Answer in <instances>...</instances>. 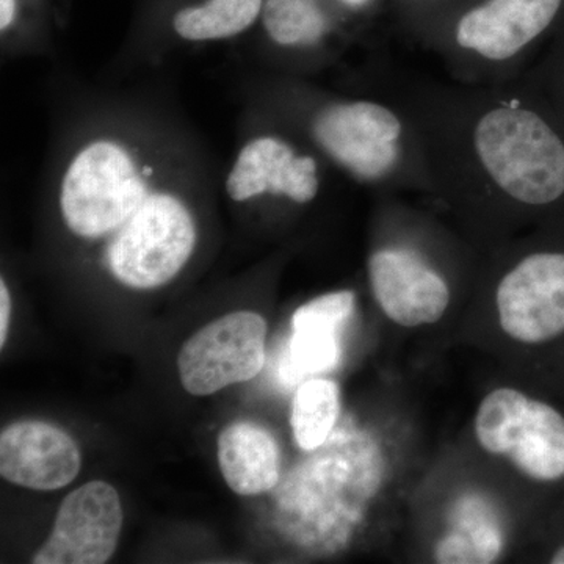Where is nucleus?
Returning a JSON list of instances; mask_svg holds the SVG:
<instances>
[{
	"instance_id": "nucleus-19",
	"label": "nucleus",
	"mask_w": 564,
	"mask_h": 564,
	"mask_svg": "<svg viewBox=\"0 0 564 564\" xmlns=\"http://www.w3.org/2000/svg\"><path fill=\"white\" fill-rule=\"evenodd\" d=\"M18 14V0H0V31L9 32Z\"/></svg>"
},
{
	"instance_id": "nucleus-14",
	"label": "nucleus",
	"mask_w": 564,
	"mask_h": 564,
	"mask_svg": "<svg viewBox=\"0 0 564 564\" xmlns=\"http://www.w3.org/2000/svg\"><path fill=\"white\" fill-rule=\"evenodd\" d=\"M502 551V533L489 508L473 499L456 516V527L436 545L437 563H492Z\"/></svg>"
},
{
	"instance_id": "nucleus-20",
	"label": "nucleus",
	"mask_w": 564,
	"mask_h": 564,
	"mask_svg": "<svg viewBox=\"0 0 564 564\" xmlns=\"http://www.w3.org/2000/svg\"><path fill=\"white\" fill-rule=\"evenodd\" d=\"M340 2L345 3V6L351 7V9H361V7L367 6L370 0H340Z\"/></svg>"
},
{
	"instance_id": "nucleus-13",
	"label": "nucleus",
	"mask_w": 564,
	"mask_h": 564,
	"mask_svg": "<svg viewBox=\"0 0 564 564\" xmlns=\"http://www.w3.org/2000/svg\"><path fill=\"white\" fill-rule=\"evenodd\" d=\"M265 0H206L174 14L173 31L191 43L223 41L242 35L261 18Z\"/></svg>"
},
{
	"instance_id": "nucleus-17",
	"label": "nucleus",
	"mask_w": 564,
	"mask_h": 564,
	"mask_svg": "<svg viewBox=\"0 0 564 564\" xmlns=\"http://www.w3.org/2000/svg\"><path fill=\"white\" fill-rule=\"evenodd\" d=\"M549 101L554 104L555 109L564 117V41L558 50L552 54L551 66H549Z\"/></svg>"
},
{
	"instance_id": "nucleus-4",
	"label": "nucleus",
	"mask_w": 564,
	"mask_h": 564,
	"mask_svg": "<svg viewBox=\"0 0 564 564\" xmlns=\"http://www.w3.org/2000/svg\"><path fill=\"white\" fill-rule=\"evenodd\" d=\"M267 323L262 315L239 311L204 326L182 345L177 369L192 395H210L250 381L265 364Z\"/></svg>"
},
{
	"instance_id": "nucleus-21",
	"label": "nucleus",
	"mask_w": 564,
	"mask_h": 564,
	"mask_svg": "<svg viewBox=\"0 0 564 564\" xmlns=\"http://www.w3.org/2000/svg\"><path fill=\"white\" fill-rule=\"evenodd\" d=\"M551 563L554 564H564V545L558 549V551L555 552L554 555H552Z\"/></svg>"
},
{
	"instance_id": "nucleus-12",
	"label": "nucleus",
	"mask_w": 564,
	"mask_h": 564,
	"mask_svg": "<svg viewBox=\"0 0 564 564\" xmlns=\"http://www.w3.org/2000/svg\"><path fill=\"white\" fill-rule=\"evenodd\" d=\"M355 310V293H326L303 304L292 318L291 366L300 373L333 369L340 358L339 329Z\"/></svg>"
},
{
	"instance_id": "nucleus-10",
	"label": "nucleus",
	"mask_w": 564,
	"mask_h": 564,
	"mask_svg": "<svg viewBox=\"0 0 564 564\" xmlns=\"http://www.w3.org/2000/svg\"><path fill=\"white\" fill-rule=\"evenodd\" d=\"M82 458L73 437L51 423H11L0 434V474L33 491H57L79 474Z\"/></svg>"
},
{
	"instance_id": "nucleus-7",
	"label": "nucleus",
	"mask_w": 564,
	"mask_h": 564,
	"mask_svg": "<svg viewBox=\"0 0 564 564\" xmlns=\"http://www.w3.org/2000/svg\"><path fill=\"white\" fill-rule=\"evenodd\" d=\"M321 182V165L314 155L276 133H259L237 152L225 187L236 203L273 196L307 204L318 195Z\"/></svg>"
},
{
	"instance_id": "nucleus-8",
	"label": "nucleus",
	"mask_w": 564,
	"mask_h": 564,
	"mask_svg": "<svg viewBox=\"0 0 564 564\" xmlns=\"http://www.w3.org/2000/svg\"><path fill=\"white\" fill-rule=\"evenodd\" d=\"M563 7L564 0H486L458 21L455 41L480 61H514L554 28Z\"/></svg>"
},
{
	"instance_id": "nucleus-5",
	"label": "nucleus",
	"mask_w": 564,
	"mask_h": 564,
	"mask_svg": "<svg viewBox=\"0 0 564 564\" xmlns=\"http://www.w3.org/2000/svg\"><path fill=\"white\" fill-rule=\"evenodd\" d=\"M500 326L522 344H544L564 333V251L532 252L510 270L496 293Z\"/></svg>"
},
{
	"instance_id": "nucleus-16",
	"label": "nucleus",
	"mask_w": 564,
	"mask_h": 564,
	"mask_svg": "<svg viewBox=\"0 0 564 564\" xmlns=\"http://www.w3.org/2000/svg\"><path fill=\"white\" fill-rule=\"evenodd\" d=\"M262 25L267 35L285 50H306L321 44L329 21L315 0H265Z\"/></svg>"
},
{
	"instance_id": "nucleus-9",
	"label": "nucleus",
	"mask_w": 564,
	"mask_h": 564,
	"mask_svg": "<svg viewBox=\"0 0 564 564\" xmlns=\"http://www.w3.org/2000/svg\"><path fill=\"white\" fill-rule=\"evenodd\" d=\"M369 280L383 313L404 328L436 323L451 303L444 278L404 248L375 251L369 258Z\"/></svg>"
},
{
	"instance_id": "nucleus-18",
	"label": "nucleus",
	"mask_w": 564,
	"mask_h": 564,
	"mask_svg": "<svg viewBox=\"0 0 564 564\" xmlns=\"http://www.w3.org/2000/svg\"><path fill=\"white\" fill-rule=\"evenodd\" d=\"M11 296L6 280L0 281V348H3L9 332Z\"/></svg>"
},
{
	"instance_id": "nucleus-2",
	"label": "nucleus",
	"mask_w": 564,
	"mask_h": 564,
	"mask_svg": "<svg viewBox=\"0 0 564 564\" xmlns=\"http://www.w3.org/2000/svg\"><path fill=\"white\" fill-rule=\"evenodd\" d=\"M475 434L488 454L507 456L532 480H563L564 417L551 404L497 389L478 408Z\"/></svg>"
},
{
	"instance_id": "nucleus-1",
	"label": "nucleus",
	"mask_w": 564,
	"mask_h": 564,
	"mask_svg": "<svg viewBox=\"0 0 564 564\" xmlns=\"http://www.w3.org/2000/svg\"><path fill=\"white\" fill-rule=\"evenodd\" d=\"M486 180L529 209L564 206V117L551 101L496 104L470 133Z\"/></svg>"
},
{
	"instance_id": "nucleus-6",
	"label": "nucleus",
	"mask_w": 564,
	"mask_h": 564,
	"mask_svg": "<svg viewBox=\"0 0 564 564\" xmlns=\"http://www.w3.org/2000/svg\"><path fill=\"white\" fill-rule=\"evenodd\" d=\"M120 494L106 481H90L61 505L54 530L33 564H102L117 551L122 529Z\"/></svg>"
},
{
	"instance_id": "nucleus-15",
	"label": "nucleus",
	"mask_w": 564,
	"mask_h": 564,
	"mask_svg": "<svg viewBox=\"0 0 564 564\" xmlns=\"http://www.w3.org/2000/svg\"><path fill=\"white\" fill-rule=\"evenodd\" d=\"M340 414V392L329 380L300 386L292 403V432L302 451L314 452L332 436Z\"/></svg>"
},
{
	"instance_id": "nucleus-3",
	"label": "nucleus",
	"mask_w": 564,
	"mask_h": 564,
	"mask_svg": "<svg viewBox=\"0 0 564 564\" xmlns=\"http://www.w3.org/2000/svg\"><path fill=\"white\" fill-rule=\"evenodd\" d=\"M311 135L337 166L356 180L373 182L395 170L403 124L383 104L337 101L315 111Z\"/></svg>"
},
{
	"instance_id": "nucleus-11",
	"label": "nucleus",
	"mask_w": 564,
	"mask_h": 564,
	"mask_svg": "<svg viewBox=\"0 0 564 564\" xmlns=\"http://www.w3.org/2000/svg\"><path fill=\"white\" fill-rule=\"evenodd\" d=\"M218 464L239 496H258L280 485L281 452L272 434L251 422H236L218 436Z\"/></svg>"
}]
</instances>
